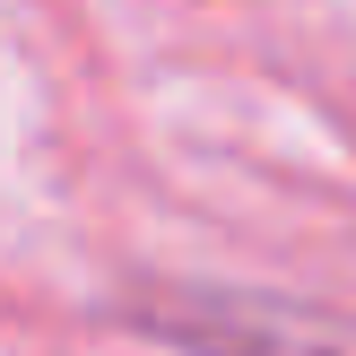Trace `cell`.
<instances>
[{"label":"cell","instance_id":"6da1fadb","mask_svg":"<svg viewBox=\"0 0 356 356\" xmlns=\"http://www.w3.org/2000/svg\"><path fill=\"white\" fill-rule=\"evenodd\" d=\"M209 356H356V348H339V339H305V330H218V339H200Z\"/></svg>","mask_w":356,"mask_h":356}]
</instances>
